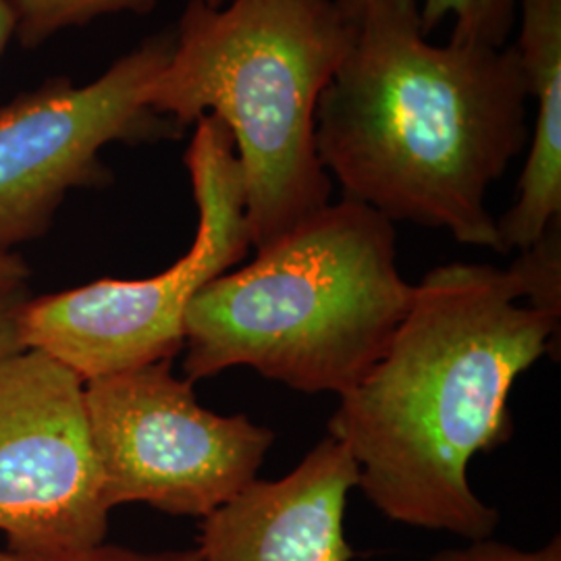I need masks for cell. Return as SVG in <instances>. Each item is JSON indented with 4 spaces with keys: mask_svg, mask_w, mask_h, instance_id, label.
<instances>
[{
    "mask_svg": "<svg viewBox=\"0 0 561 561\" xmlns=\"http://www.w3.org/2000/svg\"><path fill=\"white\" fill-rule=\"evenodd\" d=\"M419 13L428 36L445 20H454L449 42L505 46L518 18V0H422Z\"/></svg>",
    "mask_w": 561,
    "mask_h": 561,
    "instance_id": "cell-12",
    "label": "cell"
},
{
    "mask_svg": "<svg viewBox=\"0 0 561 561\" xmlns=\"http://www.w3.org/2000/svg\"><path fill=\"white\" fill-rule=\"evenodd\" d=\"M30 279V266L11 250L0 248V291H21Z\"/></svg>",
    "mask_w": 561,
    "mask_h": 561,
    "instance_id": "cell-16",
    "label": "cell"
},
{
    "mask_svg": "<svg viewBox=\"0 0 561 561\" xmlns=\"http://www.w3.org/2000/svg\"><path fill=\"white\" fill-rule=\"evenodd\" d=\"M111 507L85 410V381L46 352L0 360V533L13 551L101 545Z\"/></svg>",
    "mask_w": 561,
    "mask_h": 561,
    "instance_id": "cell-8",
    "label": "cell"
},
{
    "mask_svg": "<svg viewBox=\"0 0 561 561\" xmlns=\"http://www.w3.org/2000/svg\"><path fill=\"white\" fill-rule=\"evenodd\" d=\"M343 443L322 439L287 477L252 481L201 522V561H352L343 518L358 486Z\"/></svg>",
    "mask_w": 561,
    "mask_h": 561,
    "instance_id": "cell-9",
    "label": "cell"
},
{
    "mask_svg": "<svg viewBox=\"0 0 561 561\" xmlns=\"http://www.w3.org/2000/svg\"><path fill=\"white\" fill-rule=\"evenodd\" d=\"M356 38L335 0H190L148 106L181 129L221 121L240 161L256 252L331 202L317 111Z\"/></svg>",
    "mask_w": 561,
    "mask_h": 561,
    "instance_id": "cell-4",
    "label": "cell"
},
{
    "mask_svg": "<svg viewBox=\"0 0 561 561\" xmlns=\"http://www.w3.org/2000/svg\"><path fill=\"white\" fill-rule=\"evenodd\" d=\"M0 561H201L198 549H164V551H136L119 545H92L59 551H13L2 547Z\"/></svg>",
    "mask_w": 561,
    "mask_h": 561,
    "instance_id": "cell-13",
    "label": "cell"
},
{
    "mask_svg": "<svg viewBox=\"0 0 561 561\" xmlns=\"http://www.w3.org/2000/svg\"><path fill=\"white\" fill-rule=\"evenodd\" d=\"M510 268L451 262L426 273L381 360L329 421L385 518L468 541L491 539L500 512L468 481L470 461L512 437L510 391L560 333Z\"/></svg>",
    "mask_w": 561,
    "mask_h": 561,
    "instance_id": "cell-1",
    "label": "cell"
},
{
    "mask_svg": "<svg viewBox=\"0 0 561 561\" xmlns=\"http://www.w3.org/2000/svg\"><path fill=\"white\" fill-rule=\"evenodd\" d=\"M185 169L198 206L192 248L154 277L94 280L25 300L23 347L46 352L83 381L180 354L187 306L252 248L240 161L221 121H196Z\"/></svg>",
    "mask_w": 561,
    "mask_h": 561,
    "instance_id": "cell-5",
    "label": "cell"
},
{
    "mask_svg": "<svg viewBox=\"0 0 561 561\" xmlns=\"http://www.w3.org/2000/svg\"><path fill=\"white\" fill-rule=\"evenodd\" d=\"M85 410L111 510L146 503L206 518L256 481L275 442L271 428L243 414L206 410L171 360L85 381Z\"/></svg>",
    "mask_w": 561,
    "mask_h": 561,
    "instance_id": "cell-6",
    "label": "cell"
},
{
    "mask_svg": "<svg viewBox=\"0 0 561 561\" xmlns=\"http://www.w3.org/2000/svg\"><path fill=\"white\" fill-rule=\"evenodd\" d=\"M335 2H337V7L341 9L343 18L356 25L360 21L362 15H364V11L368 7H373L375 2H379V0H335Z\"/></svg>",
    "mask_w": 561,
    "mask_h": 561,
    "instance_id": "cell-18",
    "label": "cell"
},
{
    "mask_svg": "<svg viewBox=\"0 0 561 561\" xmlns=\"http://www.w3.org/2000/svg\"><path fill=\"white\" fill-rule=\"evenodd\" d=\"M431 561H561V537H553L545 547L533 551L493 539H481L470 541L466 547L443 549Z\"/></svg>",
    "mask_w": 561,
    "mask_h": 561,
    "instance_id": "cell-14",
    "label": "cell"
},
{
    "mask_svg": "<svg viewBox=\"0 0 561 561\" xmlns=\"http://www.w3.org/2000/svg\"><path fill=\"white\" fill-rule=\"evenodd\" d=\"M526 92L537 101V123L518 196L497 219L500 252L528 250L561 221V0H518Z\"/></svg>",
    "mask_w": 561,
    "mask_h": 561,
    "instance_id": "cell-10",
    "label": "cell"
},
{
    "mask_svg": "<svg viewBox=\"0 0 561 561\" xmlns=\"http://www.w3.org/2000/svg\"><path fill=\"white\" fill-rule=\"evenodd\" d=\"M210 7H222L229 0H204ZM157 0H15L18 7V41L23 48H36L62 27L85 25L102 15L131 11L146 15Z\"/></svg>",
    "mask_w": 561,
    "mask_h": 561,
    "instance_id": "cell-11",
    "label": "cell"
},
{
    "mask_svg": "<svg viewBox=\"0 0 561 561\" xmlns=\"http://www.w3.org/2000/svg\"><path fill=\"white\" fill-rule=\"evenodd\" d=\"M18 21H20V15H18L15 0H0V57H2L9 41L18 32Z\"/></svg>",
    "mask_w": 561,
    "mask_h": 561,
    "instance_id": "cell-17",
    "label": "cell"
},
{
    "mask_svg": "<svg viewBox=\"0 0 561 561\" xmlns=\"http://www.w3.org/2000/svg\"><path fill=\"white\" fill-rule=\"evenodd\" d=\"M516 46L431 44L419 0H379L322 92L317 152L343 198L500 252L489 187L528 140Z\"/></svg>",
    "mask_w": 561,
    "mask_h": 561,
    "instance_id": "cell-2",
    "label": "cell"
},
{
    "mask_svg": "<svg viewBox=\"0 0 561 561\" xmlns=\"http://www.w3.org/2000/svg\"><path fill=\"white\" fill-rule=\"evenodd\" d=\"M173 46L175 30H164L83 88L53 78L0 106L2 250L44 236L67 192L111 183L104 146L180 138V125L148 106Z\"/></svg>",
    "mask_w": 561,
    "mask_h": 561,
    "instance_id": "cell-7",
    "label": "cell"
},
{
    "mask_svg": "<svg viewBox=\"0 0 561 561\" xmlns=\"http://www.w3.org/2000/svg\"><path fill=\"white\" fill-rule=\"evenodd\" d=\"M25 300V289L0 291V360L23 350L20 319Z\"/></svg>",
    "mask_w": 561,
    "mask_h": 561,
    "instance_id": "cell-15",
    "label": "cell"
},
{
    "mask_svg": "<svg viewBox=\"0 0 561 561\" xmlns=\"http://www.w3.org/2000/svg\"><path fill=\"white\" fill-rule=\"evenodd\" d=\"M412 298L393 222L360 202H329L192 300L183 370L194 382L250 366L301 393L341 398L381 360Z\"/></svg>",
    "mask_w": 561,
    "mask_h": 561,
    "instance_id": "cell-3",
    "label": "cell"
}]
</instances>
